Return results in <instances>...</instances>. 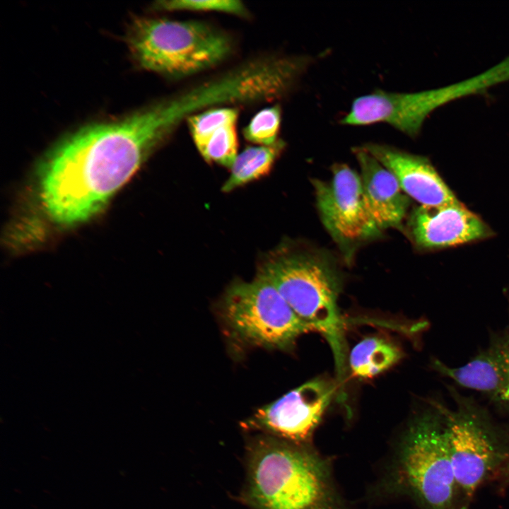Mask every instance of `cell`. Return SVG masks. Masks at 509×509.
<instances>
[{"label":"cell","instance_id":"cell-1","mask_svg":"<svg viewBox=\"0 0 509 509\" xmlns=\"http://www.w3.org/2000/svg\"><path fill=\"white\" fill-rule=\"evenodd\" d=\"M177 127L160 100L64 138L39 168L40 199L47 216L63 226L93 218Z\"/></svg>","mask_w":509,"mask_h":509},{"label":"cell","instance_id":"cell-2","mask_svg":"<svg viewBox=\"0 0 509 509\" xmlns=\"http://www.w3.org/2000/svg\"><path fill=\"white\" fill-rule=\"evenodd\" d=\"M378 488L383 496L408 498L421 509H459L445 424L437 401L428 402L409 419Z\"/></svg>","mask_w":509,"mask_h":509},{"label":"cell","instance_id":"cell-3","mask_svg":"<svg viewBox=\"0 0 509 509\" xmlns=\"http://www.w3.org/2000/svg\"><path fill=\"white\" fill-rule=\"evenodd\" d=\"M258 275L269 281L294 312L324 337L333 351L339 382L348 368L346 324L338 298L341 282L328 259L316 252L281 247L268 255Z\"/></svg>","mask_w":509,"mask_h":509},{"label":"cell","instance_id":"cell-4","mask_svg":"<svg viewBox=\"0 0 509 509\" xmlns=\"http://www.w3.org/2000/svg\"><path fill=\"white\" fill-rule=\"evenodd\" d=\"M250 461L249 496L260 509H307L337 493L329 459L312 445L267 436Z\"/></svg>","mask_w":509,"mask_h":509},{"label":"cell","instance_id":"cell-5","mask_svg":"<svg viewBox=\"0 0 509 509\" xmlns=\"http://www.w3.org/2000/svg\"><path fill=\"white\" fill-rule=\"evenodd\" d=\"M127 44L140 67L175 79L216 66L233 47L228 35L208 23L146 17L131 23Z\"/></svg>","mask_w":509,"mask_h":509},{"label":"cell","instance_id":"cell-6","mask_svg":"<svg viewBox=\"0 0 509 509\" xmlns=\"http://www.w3.org/2000/svg\"><path fill=\"white\" fill-rule=\"evenodd\" d=\"M452 407L443 414L457 486L459 509H470L479 488L493 481L509 461V427L469 397L450 388Z\"/></svg>","mask_w":509,"mask_h":509},{"label":"cell","instance_id":"cell-7","mask_svg":"<svg viewBox=\"0 0 509 509\" xmlns=\"http://www.w3.org/2000/svg\"><path fill=\"white\" fill-rule=\"evenodd\" d=\"M221 311L233 334L264 348L288 350L300 336L314 332L259 275L250 282L232 283L223 296Z\"/></svg>","mask_w":509,"mask_h":509},{"label":"cell","instance_id":"cell-8","mask_svg":"<svg viewBox=\"0 0 509 509\" xmlns=\"http://www.w3.org/2000/svg\"><path fill=\"white\" fill-rule=\"evenodd\" d=\"M336 390L337 385L329 379L310 380L258 409L242 426L298 445H312Z\"/></svg>","mask_w":509,"mask_h":509},{"label":"cell","instance_id":"cell-9","mask_svg":"<svg viewBox=\"0 0 509 509\" xmlns=\"http://www.w3.org/2000/svg\"><path fill=\"white\" fill-rule=\"evenodd\" d=\"M329 181H312L317 206L327 230L341 244L377 235L380 230L365 204L361 177L346 164H335Z\"/></svg>","mask_w":509,"mask_h":509},{"label":"cell","instance_id":"cell-10","mask_svg":"<svg viewBox=\"0 0 509 509\" xmlns=\"http://www.w3.org/2000/svg\"><path fill=\"white\" fill-rule=\"evenodd\" d=\"M458 95H462V93L457 86L417 93L376 90L356 98L340 123L362 126L384 122L415 137L429 113Z\"/></svg>","mask_w":509,"mask_h":509},{"label":"cell","instance_id":"cell-11","mask_svg":"<svg viewBox=\"0 0 509 509\" xmlns=\"http://www.w3.org/2000/svg\"><path fill=\"white\" fill-rule=\"evenodd\" d=\"M409 230L423 248H439L486 238L488 226L458 201L436 206L420 205L411 213Z\"/></svg>","mask_w":509,"mask_h":509},{"label":"cell","instance_id":"cell-12","mask_svg":"<svg viewBox=\"0 0 509 509\" xmlns=\"http://www.w3.org/2000/svg\"><path fill=\"white\" fill-rule=\"evenodd\" d=\"M362 147L394 175L406 194L421 205L457 201L426 158L385 144L368 143Z\"/></svg>","mask_w":509,"mask_h":509},{"label":"cell","instance_id":"cell-13","mask_svg":"<svg viewBox=\"0 0 509 509\" xmlns=\"http://www.w3.org/2000/svg\"><path fill=\"white\" fill-rule=\"evenodd\" d=\"M361 168L366 206L380 230L400 227L410 201L397 178L363 147L353 149Z\"/></svg>","mask_w":509,"mask_h":509},{"label":"cell","instance_id":"cell-14","mask_svg":"<svg viewBox=\"0 0 509 509\" xmlns=\"http://www.w3.org/2000/svg\"><path fill=\"white\" fill-rule=\"evenodd\" d=\"M432 367L457 385L484 392L493 401L505 406V379L502 368L491 347L480 352L462 366L451 367L440 360L434 359Z\"/></svg>","mask_w":509,"mask_h":509},{"label":"cell","instance_id":"cell-15","mask_svg":"<svg viewBox=\"0 0 509 509\" xmlns=\"http://www.w3.org/2000/svg\"><path fill=\"white\" fill-rule=\"evenodd\" d=\"M402 357L401 348L392 341L381 336H370L352 348L347 365L353 377L368 380L394 366Z\"/></svg>","mask_w":509,"mask_h":509},{"label":"cell","instance_id":"cell-16","mask_svg":"<svg viewBox=\"0 0 509 509\" xmlns=\"http://www.w3.org/2000/svg\"><path fill=\"white\" fill-rule=\"evenodd\" d=\"M284 148L285 142L281 139L271 146L246 148L238 155L222 191L229 192L267 175Z\"/></svg>","mask_w":509,"mask_h":509},{"label":"cell","instance_id":"cell-17","mask_svg":"<svg viewBox=\"0 0 509 509\" xmlns=\"http://www.w3.org/2000/svg\"><path fill=\"white\" fill-rule=\"evenodd\" d=\"M238 110L233 107H215L199 112L187 119L194 143L202 156L211 136L221 127L236 124Z\"/></svg>","mask_w":509,"mask_h":509},{"label":"cell","instance_id":"cell-18","mask_svg":"<svg viewBox=\"0 0 509 509\" xmlns=\"http://www.w3.org/2000/svg\"><path fill=\"white\" fill-rule=\"evenodd\" d=\"M281 122V108L279 105L264 108L258 112L243 129L245 138L261 146H271L277 138Z\"/></svg>","mask_w":509,"mask_h":509},{"label":"cell","instance_id":"cell-19","mask_svg":"<svg viewBox=\"0 0 509 509\" xmlns=\"http://www.w3.org/2000/svg\"><path fill=\"white\" fill-rule=\"evenodd\" d=\"M238 144L236 124L226 125L211 136L201 156L208 163L231 168L238 156Z\"/></svg>","mask_w":509,"mask_h":509},{"label":"cell","instance_id":"cell-20","mask_svg":"<svg viewBox=\"0 0 509 509\" xmlns=\"http://www.w3.org/2000/svg\"><path fill=\"white\" fill-rule=\"evenodd\" d=\"M158 9L165 11H216L245 17L248 11L240 1L236 0H173L158 1Z\"/></svg>","mask_w":509,"mask_h":509},{"label":"cell","instance_id":"cell-21","mask_svg":"<svg viewBox=\"0 0 509 509\" xmlns=\"http://www.w3.org/2000/svg\"><path fill=\"white\" fill-rule=\"evenodd\" d=\"M490 347L493 351L504 374L506 382L505 407L509 409V330L495 340Z\"/></svg>","mask_w":509,"mask_h":509},{"label":"cell","instance_id":"cell-22","mask_svg":"<svg viewBox=\"0 0 509 509\" xmlns=\"http://www.w3.org/2000/svg\"><path fill=\"white\" fill-rule=\"evenodd\" d=\"M307 509H351L345 501L336 493L317 503Z\"/></svg>","mask_w":509,"mask_h":509},{"label":"cell","instance_id":"cell-23","mask_svg":"<svg viewBox=\"0 0 509 509\" xmlns=\"http://www.w3.org/2000/svg\"><path fill=\"white\" fill-rule=\"evenodd\" d=\"M493 481L496 483L499 492H503L509 488V461Z\"/></svg>","mask_w":509,"mask_h":509}]
</instances>
